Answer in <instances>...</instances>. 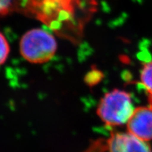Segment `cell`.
Instances as JSON below:
<instances>
[{
    "label": "cell",
    "instance_id": "cell-10",
    "mask_svg": "<svg viewBox=\"0 0 152 152\" xmlns=\"http://www.w3.org/2000/svg\"><path fill=\"white\" fill-rule=\"evenodd\" d=\"M149 106H151L152 107V97L151 96H149Z\"/></svg>",
    "mask_w": 152,
    "mask_h": 152
},
{
    "label": "cell",
    "instance_id": "cell-4",
    "mask_svg": "<svg viewBox=\"0 0 152 152\" xmlns=\"http://www.w3.org/2000/svg\"><path fill=\"white\" fill-rule=\"evenodd\" d=\"M128 132L144 142L152 140V107L139 106L127 123Z\"/></svg>",
    "mask_w": 152,
    "mask_h": 152
},
{
    "label": "cell",
    "instance_id": "cell-3",
    "mask_svg": "<svg viewBox=\"0 0 152 152\" xmlns=\"http://www.w3.org/2000/svg\"><path fill=\"white\" fill-rule=\"evenodd\" d=\"M57 49L56 39L46 30L35 28L28 31L20 42L23 57L33 64H43L54 57Z\"/></svg>",
    "mask_w": 152,
    "mask_h": 152
},
{
    "label": "cell",
    "instance_id": "cell-2",
    "mask_svg": "<svg viewBox=\"0 0 152 152\" xmlns=\"http://www.w3.org/2000/svg\"><path fill=\"white\" fill-rule=\"evenodd\" d=\"M134 109L130 93L116 89L102 98L96 113L106 125L120 126L128 123Z\"/></svg>",
    "mask_w": 152,
    "mask_h": 152
},
{
    "label": "cell",
    "instance_id": "cell-7",
    "mask_svg": "<svg viewBox=\"0 0 152 152\" xmlns=\"http://www.w3.org/2000/svg\"><path fill=\"white\" fill-rule=\"evenodd\" d=\"M10 48L6 37L0 32V66L6 61L9 56Z\"/></svg>",
    "mask_w": 152,
    "mask_h": 152
},
{
    "label": "cell",
    "instance_id": "cell-5",
    "mask_svg": "<svg viewBox=\"0 0 152 152\" xmlns=\"http://www.w3.org/2000/svg\"><path fill=\"white\" fill-rule=\"evenodd\" d=\"M109 152H152L147 142L128 132H115L108 140Z\"/></svg>",
    "mask_w": 152,
    "mask_h": 152
},
{
    "label": "cell",
    "instance_id": "cell-9",
    "mask_svg": "<svg viewBox=\"0 0 152 152\" xmlns=\"http://www.w3.org/2000/svg\"><path fill=\"white\" fill-rule=\"evenodd\" d=\"M102 79V73L100 71H94L91 72L88 77H87L86 80L88 82L89 84H92V83H97L100 80Z\"/></svg>",
    "mask_w": 152,
    "mask_h": 152
},
{
    "label": "cell",
    "instance_id": "cell-8",
    "mask_svg": "<svg viewBox=\"0 0 152 152\" xmlns=\"http://www.w3.org/2000/svg\"><path fill=\"white\" fill-rule=\"evenodd\" d=\"M14 0H0V16H6L13 11Z\"/></svg>",
    "mask_w": 152,
    "mask_h": 152
},
{
    "label": "cell",
    "instance_id": "cell-6",
    "mask_svg": "<svg viewBox=\"0 0 152 152\" xmlns=\"http://www.w3.org/2000/svg\"><path fill=\"white\" fill-rule=\"evenodd\" d=\"M142 86L152 97V59L143 63L140 73Z\"/></svg>",
    "mask_w": 152,
    "mask_h": 152
},
{
    "label": "cell",
    "instance_id": "cell-1",
    "mask_svg": "<svg viewBox=\"0 0 152 152\" xmlns=\"http://www.w3.org/2000/svg\"><path fill=\"white\" fill-rule=\"evenodd\" d=\"M96 9V0H14L13 11L39 20L57 36L77 45Z\"/></svg>",
    "mask_w": 152,
    "mask_h": 152
}]
</instances>
